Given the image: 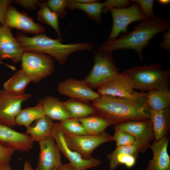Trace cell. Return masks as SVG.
Masks as SVG:
<instances>
[{
    "label": "cell",
    "mask_w": 170,
    "mask_h": 170,
    "mask_svg": "<svg viewBox=\"0 0 170 170\" xmlns=\"http://www.w3.org/2000/svg\"><path fill=\"white\" fill-rule=\"evenodd\" d=\"M146 93L135 91L126 97L100 95L91 105L98 115L112 121L115 124L146 120L150 119V109L146 103Z\"/></svg>",
    "instance_id": "1"
},
{
    "label": "cell",
    "mask_w": 170,
    "mask_h": 170,
    "mask_svg": "<svg viewBox=\"0 0 170 170\" xmlns=\"http://www.w3.org/2000/svg\"><path fill=\"white\" fill-rule=\"evenodd\" d=\"M170 27L169 20L156 15L153 18L138 21L132 31L122 34L114 40L104 42L99 49L111 54L117 50L133 49L142 61L143 49L149 45L150 40L154 37L167 31Z\"/></svg>",
    "instance_id": "2"
},
{
    "label": "cell",
    "mask_w": 170,
    "mask_h": 170,
    "mask_svg": "<svg viewBox=\"0 0 170 170\" xmlns=\"http://www.w3.org/2000/svg\"><path fill=\"white\" fill-rule=\"evenodd\" d=\"M15 38L24 51L48 54L60 65L64 64L72 53L82 50H91L94 47L93 44L88 42L63 44L57 38H51L43 33L28 37L23 33L19 32Z\"/></svg>",
    "instance_id": "3"
},
{
    "label": "cell",
    "mask_w": 170,
    "mask_h": 170,
    "mask_svg": "<svg viewBox=\"0 0 170 170\" xmlns=\"http://www.w3.org/2000/svg\"><path fill=\"white\" fill-rule=\"evenodd\" d=\"M123 71L132 78L134 89L141 92L169 89L170 69L164 70L158 63L135 66Z\"/></svg>",
    "instance_id": "4"
},
{
    "label": "cell",
    "mask_w": 170,
    "mask_h": 170,
    "mask_svg": "<svg viewBox=\"0 0 170 170\" xmlns=\"http://www.w3.org/2000/svg\"><path fill=\"white\" fill-rule=\"evenodd\" d=\"M93 58L92 69L83 80L92 89L97 88L119 72L112 54L99 49L94 51Z\"/></svg>",
    "instance_id": "5"
},
{
    "label": "cell",
    "mask_w": 170,
    "mask_h": 170,
    "mask_svg": "<svg viewBox=\"0 0 170 170\" xmlns=\"http://www.w3.org/2000/svg\"><path fill=\"white\" fill-rule=\"evenodd\" d=\"M21 61V68L35 82L50 76L54 71V60L45 54L24 51Z\"/></svg>",
    "instance_id": "6"
},
{
    "label": "cell",
    "mask_w": 170,
    "mask_h": 170,
    "mask_svg": "<svg viewBox=\"0 0 170 170\" xmlns=\"http://www.w3.org/2000/svg\"><path fill=\"white\" fill-rule=\"evenodd\" d=\"M63 133L68 148L78 152L83 159L86 160L93 157L92 153L101 144L114 141L113 136L105 131L97 135H73L63 132Z\"/></svg>",
    "instance_id": "7"
},
{
    "label": "cell",
    "mask_w": 170,
    "mask_h": 170,
    "mask_svg": "<svg viewBox=\"0 0 170 170\" xmlns=\"http://www.w3.org/2000/svg\"><path fill=\"white\" fill-rule=\"evenodd\" d=\"M126 8H112L109 10L113 20L111 30L107 39L108 41L115 40L121 33L128 32V27L132 23L148 19L142 13L139 5L136 3H131Z\"/></svg>",
    "instance_id": "8"
},
{
    "label": "cell",
    "mask_w": 170,
    "mask_h": 170,
    "mask_svg": "<svg viewBox=\"0 0 170 170\" xmlns=\"http://www.w3.org/2000/svg\"><path fill=\"white\" fill-rule=\"evenodd\" d=\"M51 136L54 139L60 152L69 161L74 170H86L100 164V159L93 157L89 159H84L78 152L70 149L65 141L59 122H54Z\"/></svg>",
    "instance_id": "9"
},
{
    "label": "cell",
    "mask_w": 170,
    "mask_h": 170,
    "mask_svg": "<svg viewBox=\"0 0 170 170\" xmlns=\"http://www.w3.org/2000/svg\"><path fill=\"white\" fill-rule=\"evenodd\" d=\"M31 94H15L0 89V123L9 127L16 125L15 118L22 103L31 96Z\"/></svg>",
    "instance_id": "10"
},
{
    "label": "cell",
    "mask_w": 170,
    "mask_h": 170,
    "mask_svg": "<svg viewBox=\"0 0 170 170\" xmlns=\"http://www.w3.org/2000/svg\"><path fill=\"white\" fill-rule=\"evenodd\" d=\"M114 126L133 136L139 146L140 153H144L155 140L152 123L150 119L131 121L117 124Z\"/></svg>",
    "instance_id": "11"
},
{
    "label": "cell",
    "mask_w": 170,
    "mask_h": 170,
    "mask_svg": "<svg viewBox=\"0 0 170 170\" xmlns=\"http://www.w3.org/2000/svg\"><path fill=\"white\" fill-rule=\"evenodd\" d=\"M57 89L61 95L78 100L88 104L90 101L94 100L100 95L90 88L84 80H78L72 78L59 82Z\"/></svg>",
    "instance_id": "12"
},
{
    "label": "cell",
    "mask_w": 170,
    "mask_h": 170,
    "mask_svg": "<svg viewBox=\"0 0 170 170\" xmlns=\"http://www.w3.org/2000/svg\"><path fill=\"white\" fill-rule=\"evenodd\" d=\"M134 82L124 72H119L110 80L99 86L97 93L100 95L121 97L131 96L135 92Z\"/></svg>",
    "instance_id": "13"
},
{
    "label": "cell",
    "mask_w": 170,
    "mask_h": 170,
    "mask_svg": "<svg viewBox=\"0 0 170 170\" xmlns=\"http://www.w3.org/2000/svg\"><path fill=\"white\" fill-rule=\"evenodd\" d=\"M5 22V24L10 28L18 29L26 33L36 35L43 33L45 31L43 26L35 22L26 13L19 12L11 5L7 8Z\"/></svg>",
    "instance_id": "14"
},
{
    "label": "cell",
    "mask_w": 170,
    "mask_h": 170,
    "mask_svg": "<svg viewBox=\"0 0 170 170\" xmlns=\"http://www.w3.org/2000/svg\"><path fill=\"white\" fill-rule=\"evenodd\" d=\"M34 142L27 133L16 131L11 127L0 123V143L15 151L28 152Z\"/></svg>",
    "instance_id": "15"
},
{
    "label": "cell",
    "mask_w": 170,
    "mask_h": 170,
    "mask_svg": "<svg viewBox=\"0 0 170 170\" xmlns=\"http://www.w3.org/2000/svg\"><path fill=\"white\" fill-rule=\"evenodd\" d=\"M38 142L40 152L37 167L39 170H51L60 167L61 155L54 138L50 136Z\"/></svg>",
    "instance_id": "16"
},
{
    "label": "cell",
    "mask_w": 170,
    "mask_h": 170,
    "mask_svg": "<svg viewBox=\"0 0 170 170\" xmlns=\"http://www.w3.org/2000/svg\"><path fill=\"white\" fill-rule=\"evenodd\" d=\"M11 29L5 24L0 30V60L9 59L14 64L21 61L24 51L13 36Z\"/></svg>",
    "instance_id": "17"
},
{
    "label": "cell",
    "mask_w": 170,
    "mask_h": 170,
    "mask_svg": "<svg viewBox=\"0 0 170 170\" xmlns=\"http://www.w3.org/2000/svg\"><path fill=\"white\" fill-rule=\"evenodd\" d=\"M169 141L167 136L153 141L150 147L153 152V157L148 161L144 170H170V156L167 151Z\"/></svg>",
    "instance_id": "18"
},
{
    "label": "cell",
    "mask_w": 170,
    "mask_h": 170,
    "mask_svg": "<svg viewBox=\"0 0 170 170\" xmlns=\"http://www.w3.org/2000/svg\"><path fill=\"white\" fill-rule=\"evenodd\" d=\"M40 101L44 115L52 120L60 121L72 118L63 102L58 98L48 95Z\"/></svg>",
    "instance_id": "19"
},
{
    "label": "cell",
    "mask_w": 170,
    "mask_h": 170,
    "mask_svg": "<svg viewBox=\"0 0 170 170\" xmlns=\"http://www.w3.org/2000/svg\"><path fill=\"white\" fill-rule=\"evenodd\" d=\"M150 119L152 123L155 140H159L167 136L170 129V107L160 110H149Z\"/></svg>",
    "instance_id": "20"
},
{
    "label": "cell",
    "mask_w": 170,
    "mask_h": 170,
    "mask_svg": "<svg viewBox=\"0 0 170 170\" xmlns=\"http://www.w3.org/2000/svg\"><path fill=\"white\" fill-rule=\"evenodd\" d=\"M26 128V133L32 140L39 142L51 136L54 122L45 115L39 118Z\"/></svg>",
    "instance_id": "21"
},
{
    "label": "cell",
    "mask_w": 170,
    "mask_h": 170,
    "mask_svg": "<svg viewBox=\"0 0 170 170\" xmlns=\"http://www.w3.org/2000/svg\"><path fill=\"white\" fill-rule=\"evenodd\" d=\"M87 134L97 135L105 132L106 128L115 123L112 121L96 114L78 119Z\"/></svg>",
    "instance_id": "22"
},
{
    "label": "cell",
    "mask_w": 170,
    "mask_h": 170,
    "mask_svg": "<svg viewBox=\"0 0 170 170\" xmlns=\"http://www.w3.org/2000/svg\"><path fill=\"white\" fill-rule=\"evenodd\" d=\"M31 81L29 76L21 68L3 83V89L13 94H23L27 86Z\"/></svg>",
    "instance_id": "23"
},
{
    "label": "cell",
    "mask_w": 170,
    "mask_h": 170,
    "mask_svg": "<svg viewBox=\"0 0 170 170\" xmlns=\"http://www.w3.org/2000/svg\"><path fill=\"white\" fill-rule=\"evenodd\" d=\"M146 103L151 110L157 111L170 107V90H156L147 93Z\"/></svg>",
    "instance_id": "24"
},
{
    "label": "cell",
    "mask_w": 170,
    "mask_h": 170,
    "mask_svg": "<svg viewBox=\"0 0 170 170\" xmlns=\"http://www.w3.org/2000/svg\"><path fill=\"white\" fill-rule=\"evenodd\" d=\"M67 8L74 10L78 9L86 13L90 19L99 23L101 20L103 5L98 1L93 3H82L76 2L74 0H68Z\"/></svg>",
    "instance_id": "25"
},
{
    "label": "cell",
    "mask_w": 170,
    "mask_h": 170,
    "mask_svg": "<svg viewBox=\"0 0 170 170\" xmlns=\"http://www.w3.org/2000/svg\"><path fill=\"white\" fill-rule=\"evenodd\" d=\"M63 102L72 118L78 119L98 114L91 105L78 100L70 99Z\"/></svg>",
    "instance_id": "26"
},
{
    "label": "cell",
    "mask_w": 170,
    "mask_h": 170,
    "mask_svg": "<svg viewBox=\"0 0 170 170\" xmlns=\"http://www.w3.org/2000/svg\"><path fill=\"white\" fill-rule=\"evenodd\" d=\"M37 6L39 8L37 13V20L52 27L57 33V39L62 41L59 29L58 16L50 9L45 1L39 2Z\"/></svg>",
    "instance_id": "27"
},
{
    "label": "cell",
    "mask_w": 170,
    "mask_h": 170,
    "mask_svg": "<svg viewBox=\"0 0 170 170\" xmlns=\"http://www.w3.org/2000/svg\"><path fill=\"white\" fill-rule=\"evenodd\" d=\"M44 115L40 101L35 106L21 110L15 118L16 125L29 126L34 121Z\"/></svg>",
    "instance_id": "28"
},
{
    "label": "cell",
    "mask_w": 170,
    "mask_h": 170,
    "mask_svg": "<svg viewBox=\"0 0 170 170\" xmlns=\"http://www.w3.org/2000/svg\"><path fill=\"white\" fill-rule=\"evenodd\" d=\"M108 160L109 167L110 170H115L122 164L128 168L133 167L135 164L137 157L125 153H119L112 155L110 153L106 156Z\"/></svg>",
    "instance_id": "29"
},
{
    "label": "cell",
    "mask_w": 170,
    "mask_h": 170,
    "mask_svg": "<svg viewBox=\"0 0 170 170\" xmlns=\"http://www.w3.org/2000/svg\"><path fill=\"white\" fill-rule=\"evenodd\" d=\"M59 123L63 133L76 135L87 134L81 123L77 118L72 117L60 121Z\"/></svg>",
    "instance_id": "30"
},
{
    "label": "cell",
    "mask_w": 170,
    "mask_h": 170,
    "mask_svg": "<svg viewBox=\"0 0 170 170\" xmlns=\"http://www.w3.org/2000/svg\"><path fill=\"white\" fill-rule=\"evenodd\" d=\"M114 130V134L113 137L114 141L116 142V147L131 145L135 143V138L131 134L115 126Z\"/></svg>",
    "instance_id": "31"
},
{
    "label": "cell",
    "mask_w": 170,
    "mask_h": 170,
    "mask_svg": "<svg viewBox=\"0 0 170 170\" xmlns=\"http://www.w3.org/2000/svg\"><path fill=\"white\" fill-rule=\"evenodd\" d=\"M68 0H48L45 1L50 9L58 17L64 18L66 15V10Z\"/></svg>",
    "instance_id": "32"
},
{
    "label": "cell",
    "mask_w": 170,
    "mask_h": 170,
    "mask_svg": "<svg viewBox=\"0 0 170 170\" xmlns=\"http://www.w3.org/2000/svg\"><path fill=\"white\" fill-rule=\"evenodd\" d=\"M131 3H137L139 6L143 14L148 19L155 17L153 7L154 1L153 0H131Z\"/></svg>",
    "instance_id": "33"
},
{
    "label": "cell",
    "mask_w": 170,
    "mask_h": 170,
    "mask_svg": "<svg viewBox=\"0 0 170 170\" xmlns=\"http://www.w3.org/2000/svg\"><path fill=\"white\" fill-rule=\"evenodd\" d=\"M130 0H107L102 3V13H106L112 8H126L130 5Z\"/></svg>",
    "instance_id": "34"
},
{
    "label": "cell",
    "mask_w": 170,
    "mask_h": 170,
    "mask_svg": "<svg viewBox=\"0 0 170 170\" xmlns=\"http://www.w3.org/2000/svg\"><path fill=\"white\" fill-rule=\"evenodd\" d=\"M15 150L0 143V166L9 165Z\"/></svg>",
    "instance_id": "35"
},
{
    "label": "cell",
    "mask_w": 170,
    "mask_h": 170,
    "mask_svg": "<svg viewBox=\"0 0 170 170\" xmlns=\"http://www.w3.org/2000/svg\"><path fill=\"white\" fill-rule=\"evenodd\" d=\"M14 2L23 8L29 10L35 9L40 2L37 0H15Z\"/></svg>",
    "instance_id": "36"
},
{
    "label": "cell",
    "mask_w": 170,
    "mask_h": 170,
    "mask_svg": "<svg viewBox=\"0 0 170 170\" xmlns=\"http://www.w3.org/2000/svg\"><path fill=\"white\" fill-rule=\"evenodd\" d=\"M12 2L10 0H0V22L2 26L5 24V16L7 8Z\"/></svg>",
    "instance_id": "37"
},
{
    "label": "cell",
    "mask_w": 170,
    "mask_h": 170,
    "mask_svg": "<svg viewBox=\"0 0 170 170\" xmlns=\"http://www.w3.org/2000/svg\"><path fill=\"white\" fill-rule=\"evenodd\" d=\"M163 40L160 44V47L169 52L170 51V28L164 31Z\"/></svg>",
    "instance_id": "38"
},
{
    "label": "cell",
    "mask_w": 170,
    "mask_h": 170,
    "mask_svg": "<svg viewBox=\"0 0 170 170\" xmlns=\"http://www.w3.org/2000/svg\"><path fill=\"white\" fill-rule=\"evenodd\" d=\"M59 170H74L69 163L61 164L59 167Z\"/></svg>",
    "instance_id": "39"
},
{
    "label": "cell",
    "mask_w": 170,
    "mask_h": 170,
    "mask_svg": "<svg viewBox=\"0 0 170 170\" xmlns=\"http://www.w3.org/2000/svg\"><path fill=\"white\" fill-rule=\"evenodd\" d=\"M23 170H39V169L37 167L36 169H33L31 163L28 161H26L24 163Z\"/></svg>",
    "instance_id": "40"
},
{
    "label": "cell",
    "mask_w": 170,
    "mask_h": 170,
    "mask_svg": "<svg viewBox=\"0 0 170 170\" xmlns=\"http://www.w3.org/2000/svg\"><path fill=\"white\" fill-rule=\"evenodd\" d=\"M74 1L76 2L82 3H90L98 1L96 0H74Z\"/></svg>",
    "instance_id": "41"
},
{
    "label": "cell",
    "mask_w": 170,
    "mask_h": 170,
    "mask_svg": "<svg viewBox=\"0 0 170 170\" xmlns=\"http://www.w3.org/2000/svg\"><path fill=\"white\" fill-rule=\"evenodd\" d=\"M0 170H13L12 167L9 165L0 166Z\"/></svg>",
    "instance_id": "42"
},
{
    "label": "cell",
    "mask_w": 170,
    "mask_h": 170,
    "mask_svg": "<svg viewBox=\"0 0 170 170\" xmlns=\"http://www.w3.org/2000/svg\"><path fill=\"white\" fill-rule=\"evenodd\" d=\"M158 2L161 5H166L169 4L170 2L169 0H159Z\"/></svg>",
    "instance_id": "43"
},
{
    "label": "cell",
    "mask_w": 170,
    "mask_h": 170,
    "mask_svg": "<svg viewBox=\"0 0 170 170\" xmlns=\"http://www.w3.org/2000/svg\"><path fill=\"white\" fill-rule=\"evenodd\" d=\"M59 167H54L51 170H59Z\"/></svg>",
    "instance_id": "44"
},
{
    "label": "cell",
    "mask_w": 170,
    "mask_h": 170,
    "mask_svg": "<svg viewBox=\"0 0 170 170\" xmlns=\"http://www.w3.org/2000/svg\"><path fill=\"white\" fill-rule=\"evenodd\" d=\"M1 23L0 22V30L1 29V27H2V26L1 25Z\"/></svg>",
    "instance_id": "45"
}]
</instances>
